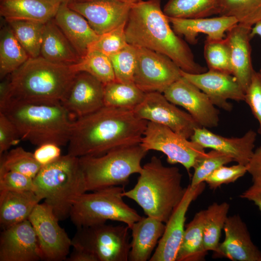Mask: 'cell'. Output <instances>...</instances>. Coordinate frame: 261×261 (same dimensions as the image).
Listing matches in <instances>:
<instances>
[{
	"label": "cell",
	"mask_w": 261,
	"mask_h": 261,
	"mask_svg": "<svg viewBox=\"0 0 261 261\" xmlns=\"http://www.w3.org/2000/svg\"><path fill=\"white\" fill-rule=\"evenodd\" d=\"M181 74L208 95L215 106L226 111L232 108L228 100H245V92L232 74L209 70L198 74L181 70Z\"/></svg>",
	"instance_id": "e0dca14e"
},
{
	"label": "cell",
	"mask_w": 261,
	"mask_h": 261,
	"mask_svg": "<svg viewBox=\"0 0 261 261\" xmlns=\"http://www.w3.org/2000/svg\"><path fill=\"white\" fill-rule=\"evenodd\" d=\"M128 225L106 223L77 228L72 239L73 248L94 255L99 261H128L130 242Z\"/></svg>",
	"instance_id": "9c48e42d"
},
{
	"label": "cell",
	"mask_w": 261,
	"mask_h": 261,
	"mask_svg": "<svg viewBox=\"0 0 261 261\" xmlns=\"http://www.w3.org/2000/svg\"><path fill=\"white\" fill-rule=\"evenodd\" d=\"M104 94L102 83L88 73L79 72L61 104L70 116L78 118L103 107Z\"/></svg>",
	"instance_id": "ffe728a7"
},
{
	"label": "cell",
	"mask_w": 261,
	"mask_h": 261,
	"mask_svg": "<svg viewBox=\"0 0 261 261\" xmlns=\"http://www.w3.org/2000/svg\"><path fill=\"white\" fill-rule=\"evenodd\" d=\"M29 58L40 56L44 24L28 20L7 22Z\"/></svg>",
	"instance_id": "836d02e7"
},
{
	"label": "cell",
	"mask_w": 261,
	"mask_h": 261,
	"mask_svg": "<svg viewBox=\"0 0 261 261\" xmlns=\"http://www.w3.org/2000/svg\"><path fill=\"white\" fill-rule=\"evenodd\" d=\"M168 17L175 33L184 36L191 44H197L200 33L206 34V39L209 40L224 39L225 33L238 23L235 18L224 15L195 18Z\"/></svg>",
	"instance_id": "603a6c76"
},
{
	"label": "cell",
	"mask_w": 261,
	"mask_h": 261,
	"mask_svg": "<svg viewBox=\"0 0 261 261\" xmlns=\"http://www.w3.org/2000/svg\"><path fill=\"white\" fill-rule=\"evenodd\" d=\"M145 94L134 84L115 81L104 85V106L133 110L143 101Z\"/></svg>",
	"instance_id": "d6a6232c"
},
{
	"label": "cell",
	"mask_w": 261,
	"mask_h": 261,
	"mask_svg": "<svg viewBox=\"0 0 261 261\" xmlns=\"http://www.w3.org/2000/svg\"><path fill=\"white\" fill-rule=\"evenodd\" d=\"M163 94L169 101L185 108L201 127L208 129L218 126V109L208 95L182 76Z\"/></svg>",
	"instance_id": "5bb4252c"
},
{
	"label": "cell",
	"mask_w": 261,
	"mask_h": 261,
	"mask_svg": "<svg viewBox=\"0 0 261 261\" xmlns=\"http://www.w3.org/2000/svg\"><path fill=\"white\" fill-rule=\"evenodd\" d=\"M163 11L170 17H210L219 14V0H168Z\"/></svg>",
	"instance_id": "4dcf8cb0"
},
{
	"label": "cell",
	"mask_w": 261,
	"mask_h": 261,
	"mask_svg": "<svg viewBox=\"0 0 261 261\" xmlns=\"http://www.w3.org/2000/svg\"><path fill=\"white\" fill-rule=\"evenodd\" d=\"M126 24L125 23L100 35L97 40L91 45L88 51L96 50L109 57L122 50L128 44L125 34Z\"/></svg>",
	"instance_id": "60d3db41"
},
{
	"label": "cell",
	"mask_w": 261,
	"mask_h": 261,
	"mask_svg": "<svg viewBox=\"0 0 261 261\" xmlns=\"http://www.w3.org/2000/svg\"><path fill=\"white\" fill-rule=\"evenodd\" d=\"M43 260L38 240L29 219L3 229L0 236V261Z\"/></svg>",
	"instance_id": "ac0fdd59"
},
{
	"label": "cell",
	"mask_w": 261,
	"mask_h": 261,
	"mask_svg": "<svg viewBox=\"0 0 261 261\" xmlns=\"http://www.w3.org/2000/svg\"><path fill=\"white\" fill-rule=\"evenodd\" d=\"M125 34L129 44L164 55L186 72L198 74L207 71L195 61L186 42L174 31L161 8V0H141L132 4Z\"/></svg>",
	"instance_id": "7a4b0ae2"
},
{
	"label": "cell",
	"mask_w": 261,
	"mask_h": 261,
	"mask_svg": "<svg viewBox=\"0 0 261 261\" xmlns=\"http://www.w3.org/2000/svg\"><path fill=\"white\" fill-rule=\"evenodd\" d=\"M33 180L35 193L59 221L70 217L77 199L87 192L79 158L68 154L42 167Z\"/></svg>",
	"instance_id": "8992f818"
},
{
	"label": "cell",
	"mask_w": 261,
	"mask_h": 261,
	"mask_svg": "<svg viewBox=\"0 0 261 261\" xmlns=\"http://www.w3.org/2000/svg\"><path fill=\"white\" fill-rule=\"evenodd\" d=\"M133 111L139 118L166 126L188 139L196 128L201 127L189 113L177 107L159 92L146 93Z\"/></svg>",
	"instance_id": "4fadbf2b"
},
{
	"label": "cell",
	"mask_w": 261,
	"mask_h": 261,
	"mask_svg": "<svg viewBox=\"0 0 261 261\" xmlns=\"http://www.w3.org/2000/svg\"><path fill=\"white\" fill-rule=\"evenodd\" d=\"M124 191V187L116 186L82 194L71 210V221L79 228L116 221L130 229L142 217L125 203Z\"/></svg>",
	"instance_id": "ba28073f"
},
{
	"label": "cell",
	"mask_w": 261,
	"mask_h": 261,
	"mask_svg": "<svg viewBox=\"0 0 261 261\" xmlns=\"http://www.w3.org/2000/svg\"><path fill=\"white\" fill-rule=\"evenodd\" d=\"M1 190L35 191L33 178L16 172H0V191Z\"/></svg>",
	"instance_id": "7bdbcfd3"
},
{
	"label": "cell",
	"mask_w": 261,
	"mask_h": 261,
	"mask_svg": "<svg viewBox=\"0 0 261 261\" xmlns=\"http://www.w3.org/2000/svg\"><path fill=\"white\" fill-rule=\"evenodd\" d=\"M244 101L250 108L259 124L258 132L261 134V72H254L250 84L245 91Z\"/></svg>",
	"instance_id": "ee69618b"
},
{
	"label": "cell",
	"mask_w": 261,
	"mask_h": 261,
	"mask_svg": "<svg viewBox=\"0 0 261 261\" xmlns=\"http://www.w3.org/2000/svg\"><path fill=\"white\" fill-rule=\"evenodd\" d=\"M20 139L13 123L5 115L0 112V156L12 146L16 145Z\"/></svg>",
	"instance_id": "f6af8a7d"
},
{
	"label": "cell",
	"mask_w": 261,
	"mask_h": 261,
	"mask_svg": "<svg viewBox=\"0 0 261 261\" xmlns=\"http://www.w3.org/2000/svg\"><path fill=\"white\" fill-rule=\"evenodd\" d=\"M131 5L115 0H73L68 3L99 35L126 23Z\"/></svg>",
	"instance_id": "2e32d148"
},
{
	"label": "cell",
	"mask_w": 261,
	"mask_h": 261,
	"mask_svg": "<svg viewBox=\"0 0 261 261\" xmlns=\"http://www.w3.org/2000/svg\"><path fill=\"white\" fill-rule=\"evenodd\" d=\"M182 179L178 168L165 166L154 156L143 166L134 187L122 195L135 201L147 216L166 223L186 192Z\"/></svg>",
	"instance_id": "277c9868"
},
{
	"label": "cell",
	"mask_w": 261,
	"mask_h": 261,
	"mask_svg": "<svg viewBox=\"0 0 261 261\" xmlns=\"http://www.w3.org/2000/svg\"><path fill=\"white\" fill-rule=\"evenodd\" d=\"M54 20L81 58L100 36L86 19L70 8L67 3L60 4Z\"/></svg>",
	"instance_id": "cb8c5ba5"
},
{
	"label": "cell",
	"mask_w": 261,
	"mask_h": 261,
	"mask_svg": "<svg viewBox=\"0 0 261 261\" xmlns=\"http://www.w3.org/2000/svg\"><path fill=\"white\" fill-rule=\"evenodd\" d=\"M229 209L230 204L223 202L214 203L204 210L203 245L207 252L218 248Z\"/></svg>",
	"instance_id": "1f68e13d"
},
{
	"label": "cell",
	"mask_w": 261,
	"mask_h": 261,
	"mask_svg": "<svg viewBox=\"0 0 261 261\" xmlns=\"http://www.w3.org/2000/svg\"><path fill=\"white\" fill-rule=\"evenodd\" d=\"M247 167L252 180H261V145L254 150Z\"/></svg>",
	"instance_id": "c3c4849f"
},
{
	"label": "cell",
	"mask_w": 261,
	"mask_h": 261,
	"mask_svg": "<svg viewBox=\"0 0 261 261\" xmlns=\"http://www.w3.org/2000/svg\"><path fill=\"white\" fill-rule=\"evenodd\" d=\"M0 112L17 129L21 140L37 146L53 143L67 145L72 121L61 104L29 103L10 100L0 101Z\"/></svg>",
	"instance_id": "5b68a950"
},
{
	"label": "cell",
	"mask_w": 261,
	"mask_h": 261,
	"mask_svg": "<svg viewBox=\"0 0 261 261\" xmlns=\"http://www.w3.org/2000/svg\"><path fill=\"white\" fill-rule=\"evenodd\" d=\"M203 54L208 70L232 74L230 49L226 38L221 40L206 39Z\"/></svg>",
	"instance_id": "74e56055"
},
{
	"label": "cell",
	"mask_w": 261,
	"mask_h": 261,
	"mask_svg": "<svg viewBox=\"0 0 261 261\" xmlns=\"http://www.w3.org/2000/svg\"><path fill=\"white\" fill-rule=\"evenodd\" d=\"M204 210L195 215L185 228L175 261H201L208 252L203 245Z\"/></svg>",
	"instance_id": "f1b7e54d"
},
{
	"label": "cell",
	"mask_w": 261,
	"mask_h": 261,
	"mask_svg": "<svg viewBox=\"0 0 261 261\" xmlns=\"http://www.w3.org/2000/svg\"><path fill=\"white\" fill-rule=\"evenodd\" d=\"M29 58L6 22L2 25L0 31V79L14 72Z\"/></svg>",
	"instance_id": "f546056e"
},
{
	"label": "cell",
	"mask_w": 261,
	"mask_h": 261,
	"mask_svg": "<svg viewBox=\"0 0 261 261\" xmlns=\"http://www.w3.org/2000/svg\"><path fill=\"white\" fill-rule=\"evenodd\" d=\"M252 27L237 24L226 33L230 54L232 75L245 92L248 87L255 72L251 59L250 36Z\"/></svg>",
	"instance_id": "7402d4cb"
},
{
	"label": "cell",
	"mask_w": 261,
	"mask_h": 261,
	"mask_svg": "<svg viewBox=\"0 0 261 261\" xmlns=\"http://www.w3.org/2000/svg\"><path fill=\"white\" fill-rule=\"evenodd\" d=\"M61 3L55 0H0V15L6 22L28 20L45 24Z\"/></svg>",
	"instance_id": "d4e9b609"
},
{
	"label": "cell",
	"mask_w": 261,
	"mask_h": 261,
	"mask_svg": "<svg viewBox=\"0 0 261 261\" xmlns=\"http://www.w3.org/2000/svg\"><path fill=\"white\" fill-rule=\"evenodd\" d=\"M165 223L150 217H142L130 228L132 239L129 253L130 261H146L162 236Z\"/></svg>",
	"instance_id": "484cf974"
},
{
	"label": "cell",
	"mask_w": 261,
	"mask_h": 261,
	"mask_svg": "<svg viewBox=\"0 0 261 261\" xmlns=\"http://www.w3.org/2000/svg\"><path fill=\"white\" fill-rule=\"evenodd\" d=\"M204 187L203 182L196 187L189 184L186 188L182 200L165 223L164 233L149 261H175L185 230L187 212Z\"/></svg>",
	"instance_id": "9a60e30c"
},
{
	"label": "cell",
	"mask_w": 261,
	"mask_h": 261,
	"mask_svg": "<svg viewBox=\"0 0 261 261\" xmlns=\"http://www.w3.org/2000/svg\"><path fill=\"white\" fill-rule=\"evenodd\" d=\"M40 56L52 62L68 65L81 59L54 18L44 24Z\"/></svg>",
	"instance_id": "83f0119b"
},
{
	"label": "cell",
	"mask_w": 261,
	"mask_h": 261,
	"mask_svg": "<svg viewBox=\"0 0 261 261\" xmlns=\"http://www.w3.org/2000/svg\"><path fill=\"white\" fill-rule=\"evenodd\" d=\"M256 137L257 133L252 130L240 137H226L207 128L199 127L189 139L204 148H211L229 156L237 163L247 165L254 151Z\"/></svg>",
	"instance_id": "44dd1931"
},
{
	"label": "cell",
	"mask_w": 261,
	"mask_h": 261,
	"mask_svg": "<svg viewBox=\"0 0 261 261\" xmlns=\"http://www.w3.org/2000/svg\"><path fill=\"white\" fill-rule=\"evenodd\" d=\"M218 14L234 17L239 24L252 27L261 20V0H219Z\"/></svg>",
	"instance_id": "e575fe53"
},
{
	"label": "cell",
	"mask_w": 261,
	"mask_h": 261,
	"mask_svg": "<svg viewBox=\"0 0 261 261\" xmlns=\"http://www.w3.org/2000/svg\"><path fill=\"white\" fill-rule=\"evenodd\" d=\"M77 0L83 1V0ZM115 0L127 3V4H132L137 3L141 0Z\"/></svg>",
	"instance_id": "816d5d0a"
},
{
	"label": "cell",
	"mask_w": 261,
	"mask_h": 261,
	"mask_svg": "<svg viewBox=\"0 0 261 261\" xmlns=\"http://www.w3.org/2000/svg\"><path fill=\"white\" fill-rule=\"evenodd\" d=\"M116 81L134 84L133 77L136 63V47L128 44L117 53L109 57Z\"/></svg>",
	"instance_id": "f35d334b"
},
{
	"label": "cell",
	"mask_w": 261,
	"mask_h": 261,
	"mask_svg": "<svg viewBox=\"0 0 261 261\" xmlns=\"http://www.w3.org/2000/svg\"><path fill=\"white\" fill-rule=\"evenodd\" d=\"M250 36L252 38L255 36L261 37V20L252 27Z\"/></svg>",
	"instance_id": "f907efd6"
},
{
	"label": "cell",
	"mask_w": 261,
	"mask_h": 261,
	"mask_svg": "<svg viewBox=\"0 0 261 261\" xmlns=\"http://www.w3.org/2000/svg\"><path fill=\"white\" fill-rule=\"evenodd\" d=\"M42 199L34 191H0V224L3 229L28 220Z\"/></svg>",
	"instance_id": "4316f807"
},
{
	"label": "cell",
	"mask_w": 261,
	"mask_h": 261,
	"mask_svg": "<svg viewBox=\"0 0 261 261\" xmlns=\"http://www.w3.org/2000/svg\"><path fill=\"white\" fill-rule=\"evenodd\" d=\"M73 65L77 72L88 73L104 85L116 81L109 57L98 51H89L78 63Z\"/></svg>",
	"instance_id": "d590c367"
},
{
	"label": "cell",
	"mask_w": 261,
	"mask_h": 261,
	"mask_svg": "<svg viewBox=\"0 0 261 261\" xmlns=\"http://www.w3.org/2000/svg\"><path fill=\"white\" fill-rule=\"evenodd\" d=\"M260 72H261V69H260Z\"/></svg>",
	"instance_id": "db71d44e"
},
{
	"label": "cell",
	"mask_w": 261,
	"mask_h": 261,
	"mask_svg": "<svg viewBox=\"0 0 261 261\" xmlns=\"http://www.w3.org/2000/svg\"><path fill=\"white\" fill-rule=\"evenodd\" d=\"M77 72L73 64L29 58L0 85V101L45 104H61Z\"/></svg>",
	"instance_id": "3957f363"
},
{
	"label": "cell",
	"mask_w": 261,
	"mask_h": 261,
	"mask_svg": "<svg viewBox=\"0 0 261 261\" xmlns=\"http://www.w3.org/2000/svg\"><path fill=\"white\" fill-rule=\"evenodd\" d=\"M247 173V165L237 163L231 166L222 165L205 180L209 188L215 190L223 184L233 183Z\"/></svg>",
	"instance_id": "b9f144b4"
},
{
	"label": "cell",
	"mask_w": 261,
	"mask_h": 261,
	"mask_svg": "<svg viewBox=\"0 0 261 261\" xmlns=\"http://www.w3.org/2000/svg\"><path fill=\"white\" fill-rule=\"evenodd\" d=\"M58 2L59 3H68L69 2H70V1L73 0H55Z\"/></svg>",
	"instance_id": "f5cc1de1"
},
{
	"label": "cell",
	"mask_w": 261,
	"mask_h": 261,
	"mask_svg": "<svg viewBox=\"0 0 261 261\" xmlns=\"http://www.w3.org/2000/svg\"><path fill=\"white\" fill-rule=\"evenodd\" d=\"M68 261H99L93 254L85 250L73 248L72 252L66 260Z\"/></svg>",
	"instance_id": "681fc988"
},
{
	"label": "cell",
	"mask_w": 261,
	"mask_h": 261,
	"mask_svg": "<svg viewBox=\"0 0 261 261\" xmlns=\"http://www.w3.org/2000/svg\"><path fill=\"white\" fill-rule=\"evenodd\" d=\"M224 240L214 252L215 258L232 261H261V250L253 242L247 226L238 215L228 217Z\"/></svg>",
	"instance_id": "d6986e66"
},
{
	"label": "cell",
	"mask_w": 261,
	"mask_h": 261,
	"mask_svg": "<svg viewBox=\"0 0 261 261\" xmlns=\"http://www.w3.org/2000/svg\"><path fill=\"white\" fill-rule=\"evenodd\" d=\"M60 146L53 143H46L37 147L33 153L36 161L42 167L49 164L60 158Z\"/></svg>",
	"instance_id": "bcb514c9"
},
{
	"label": "cell",
	"mask_w": 261,
	"mask_h": 261,
	"mask_svg": "<svg viewBox=\"0 0 261 261\" xmlns=\"http://www.w3.org/2000/svg\"><path fill=\"white\" fill-rule=\"evenodd\" d=\"M240 197L253 202L261 213V180H253L251 186L240 195Z\"/></svg>",
	"instance_id": "7dc6e473"
},
{
	"label": "cell",
	"mask_w": 261,
	"mask_h": 261,
	"mask_svg": "<svg viewBox=\"0 0 261 261\" xmlns=\"http://www.w3.org/2000/svg\"><path fill=\"white\" fill-rule=\"evenodd\" d=\"M148 121L133 110L104 106L72 121L67 154L99 156L140 144Z\"/></svg>",
	"instance_id": "6da1fadb"
},
{
	"label": "cell",
	"mask_w": 261,
	"mask_h": 261,
	"mask_svg": "<svg viewBox=\"0 0 261 261\" xmlns=\"http://www.w3.org/2000/svg\"><path fill=\"white\" fill-rule=\"evenodd\" d=\"M41 168L33 153L20 146L7 151L0 156V172H16L34 179Z\"/></svg>",
	"instance_id": "8d00e7d4"
},
{
	"label": "cell",
	"mask_w": 261,
	"mask_h": 261,
	"mask_svg": "<svg viewBox=\"0 0 261 261\" xmlns=\"http://www.w3.org/2000/svg\"><path fill=\"white\" fill-rule=\"evenodd\" d=\"M234 161L229 156L212 149L201 157L193 167L194 170L190 186L196 187L204 182L205 179L216 169L222 165Z\"/></svg>",
	"instance_id": "ab89813d"
},
{
	"label": "cell",
	"mask_w": 261,
	"mask_h": 261,
	"mask_svg": "<svg viewBox=\"0 0 261 261\" xmlns=\"http://www.w3.org/2000/svg\"><path fill=\"white\" fill-rule=\"evenodd\" d=\"M147 151L162 152L171 164L179 163L189 174L197 161L205 153V148L188 140L166 126L148 121L140 143Z\"/></svg>",
	"instance_id": "30bf717a"
},
{
	"label": "cell",
	"mask_w": 261,
	"mask_h": 261,
	"mask_svg": "<svg viewBox=\"0 0 261 261\" xmlns=\"http://www.w3.org/2000/svg\"><path fill=\"white\" fill-rule=\"evenodd\" d=\"M147 152L139 144L99 156L79 157L87 191L126 185L131 175L141 172V161Z\"/></svg>",
	"instance_id": "52a82bcc"
},
{
	"label": "cell",
	"mask_w": 261,
	"mask_h": 261,
	"mask_svg": "<svg viewBox=\"0 0 261 261\" xmlns=\"http://www.w3.org/2000/svg\"><path fill=\"white\" fill-rule=\"evenodd\" d=\"M38 240L43 260H66L72 246V241L50 206L44 202L35 207L29 218Z\"/></svg>",
	"instance_id": "7c38bea8"
},
{
	"label": "cell",
	"mask_w": 261,
	"mask_h": 261,
	"mask_svg": "<svg viewBox=\"0 0 261 261\" xmlns=\"http://www.w3.org/2000/svg\"><path fill=\"white\" fill-rule=\"evenodd\" d=\"M180 68L169 57L136 47L134 84L145 93L163 92L182 76Z\"/></svg>",
	"instance_id": "8fae6325"
}]
</instances>
